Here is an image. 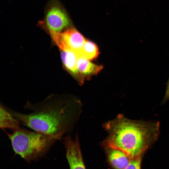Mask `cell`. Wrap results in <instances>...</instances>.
I'll return each instance as SVG.
<instances>
[{
    "mask_svg": "<svg viewBox=\"0 0 169 169\" xmlns=\"http://www.w3.org/2000/svg\"><path fill=\"white\" fill-rule=\"evenodd\" d=\"M77 104L73 99L53 95L37 102L27 101L24 108L28 113L8 109L21 124L59 140L74 123Z\"/></svg>",
    "mask_w": 169,
    "mask_h": 169,
    "instance_id": "1",
    "label": "cell"
},
{
    "mask_svg": "<svg viewBox=\"0 0 169 169\" xmlns=\"http://www.w3.org/2000/svg\"><path fill=\"white\" fill-rule=\"evenodd\" d=\"M104 126L108 133L103 142L105 148L119 149L131 159L142 156L160 133L158 121L134 120L121 114Z\"/></svg>",
    "mask_w": 169,
    "mask_h": 169,
    "instance_id": "2",
    "label": "cell"
},
{
    "mask_svg": "<svg viewBox=\"0 0 169 169\" xmlns=\"http://www.w3.org/2000/svg\"><path fill=\"white\" fill-rule=\"evenodd\" d=\"M6 133L15 153L28 162L44 156L59 140L47 134L20 127L11 133Z\"/></svg>",
    "mask_w": 169,
    "mask_h": 169,
    "instance_id": "3",
    "label": "cell"
},
{
    "mask_svg": "<svg viewBox=\"0 0 169 169\" xmlns=\"http://www.w3.org/2000/svg\"><path fill=\"white\" fill-rule=\"evenodd\" d=\"M39 23L50 34L62 32L69 26L70 22L59 2L50 0L46 6L43 19Z\"/></svg>",
    "mask_w": 169,
    "mask_h": 169,
    "instance_id": "4",
    "label": "cell"
},
{
    "mask_svg": "<svg viewBox=\"0 0 169 169\" xmlns=\"http://www.w3.org/2000/svg\"><path fill=\"white\" fill-rule=\"evenodd\" d=\"M61 50H67L75 53L78 56L86 41L76 29L68 28L63 32L50 34Z\"/></svg>",
    "mask_w": 169,
    "mask_h": 169,
    "instance_id": "5",
    "label": "cell"
},
{
    "mask_svg": "<svg viewBox=\"0 0 169 169\" xmlns=\"http://www.w3.org/2000/svg\"><path fill=\"white\" fill-rule=\"evenodd\" d=\"M63 143L70 169H86L77 137L74 139L67 136L64 138Z\"/></svg>",
    "mask_w": 169,
    "mask_h": 169,
    "instance_id": "6",
    "label": "cell"
},
{
    "mask_svg": "<svg viewBox=\"0 0 169 169\" xmlns=\"http://www.w3.org/2000/svg\"><path fill=\"white\" fill-rule=\"evenodd\" d=\"M106 148L108 160L112 167L115 169H125L131 160L130 157L119 149Z\"/></svg>",
    "mask_w": 169,
    "mask_h": 169,
    "instance_id": "7",
    "label": "cell"
},
{
    "mask_svg": "<svg viewBox=\"0 0 169 169\" xmlns=\"http://www.w3.org/2000/svg\"><path fill=\"white\" fill-rule=\"evenodd\" d=\"M20 123L1 103L0 105V128L14 131L20 127Z\"/></svg>",
    "mask_w": 169,
    "mask_h": 169,
    "instance_id": "8",
    "label": "cell"
},
{
    "mask_svg": "<svg viewBox=\"0 0 169 169\" xmlns=\"http://www.w3.org/2000/svg\"><path fill=\"white\" fill-rule=\"evenodd\" d=\"M77 68L79 73L83 75H90L97 74L102 69L103 67L95 64L83 57H78Z\"/></svg>",
    "mask_w": 169,
    "mask_h": 169,
    "instance_id": "9",
    "label": "cell"
},
{
    "mask_svg": "<svg viewBox=\"0 0 169 169\" xmlns=\"http://www.w3.org/2000/svg\"><path fill=\"white\" fill-rule=\"evenodd\" d=\"M61 56L63 64L66 68L74 75L79 73L77 68L78 56L74 52L69 50H61Z\"/></svg>",
    "mask_w": 169,
    "mask_h": 169,
    "instance_id": "10",
    "label": "cell"
},
{
    "mask_svg": "<svg viewBox=\"0 0 169 169\" xmlns=\"http://www.w3.org/2000/svg\"><path fill=\"white\" fill-rule=\"evenodd\" d=\"M99 53L98 47L95 43L86 40L78 56L91 60L96 58Z\"/></svg>",
    "mask_w": 169,
    "mask_h": 169,
    "instance_id": "11",
    "label": "cell"
},
{
    "mask_svg": "<svg viewBox=\"0 0 169 169\" xmlns=\"http://www.w3.org/2000/svg\"><path fill=\"white\" fill-rule=\"evenodd\" d=\"M142 156L131 159L129 164L125 169H141Z\"/></svg>",
    "mask_w": 169,
    "mask_h": 169,
    "instance_id": "12",
    "label": "cell"
},
{
    "mask_svg": "<svg viewBox=\"0 0 169 169\" xmlns=\"http://www.w3.org/2000/svg\"><path fill=\"white\" fill-rule=\"evenodd\" d=\"M169 99V78L168 79L166 86V88L165 94L163 100V103H164Z\"/></svg>",
    "mask_w": 169,
    "mask_h": 169,
    "instance_id": "13",
    "label": "cell"
}]
</instances>
